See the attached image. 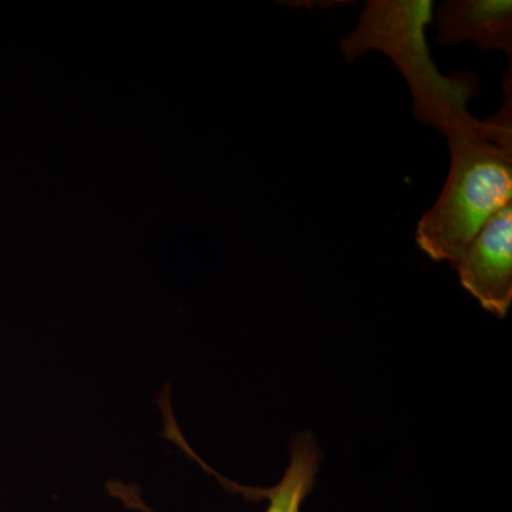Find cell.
<instances>
[{
  "label": "cell",
  "instance_id": "3957f363",
  "mask_svg": "<svg viewBox=\"0 0 512 512\" xmlns=\"http://www.w3.org/2000/svg\"><path fill=\"white\" fill-rule=\"evenodd\" d=\"M454 268L485 311L504 318L512 303V204L494 215Z\"/></svg>",
  "mask_w": 512,
  "mask_h": 512
},
{
  "label": "cell",
  "instance_id": "7a4b0ae2",
  "mask_svg": "<svg viewBox=\"0 0 512 512\" xmlns=\"http://www.w3.org/2000/svg\"><path fill=\"white\" fill-rule=\"evenodd\" d=\"M431 16L430 0H370L357 28L340 43L343 56L348 62L370 50L389 56L409 84L416 119L444 136L481 127L484 121L468 111V103L480 94L478 77L473 72H439L427 46Z\"/></svg>",
  "mask_w": 512,
  "mask_h": 512
},
{
  "label": "cell",
  "instance_id": "5b68a950",
  "mask_svg": "<svg viewBox=\"0 0 512 512\" xmlns=\"http://www.w3.org/2000/svg\"><path fill=\"white\" fill-rule=\"evenodd\" d=\"M471 40L483 50L512 55L511 0H447L437 9V42L454 46Z\"/></svg>",
  "mask_w": 512,
  "mask_h": 512
},
{
  "label": "cell",
  "instance_id": "6da1fadb",
  "mask_svg": "<svg viewBox=\"0 0 512 512\" xmlns=\"http://www.w3.org/2000/svg\"><path fill=\"white\" fill-rule=\"evenodd\" d=\"M505 80L503 109L481 127L446 134L450 173L416 231L433 261L456 265L487 222L512 204L511 70Z\"/></svg>",
  "mask_w": 512,
  "mask_h": 512
},
{
  "label": "cell",
  "instance_id": "277c9868",
  "mask_svg": "<svg viewBox=\"0 0 512 512\" xmlns=\"http://www.w3.org/2000/svg\"><path fill=\"white\" fill-rule=\"evenodd\" d=\"M171 441L187 451V454L198 461L205 471L217 478L231 493L242 494L248 500L268 501L269 505L266 512H301L303 501L311 493L319 470L320 450L315 437L311 433H298L293 437L291 441V463L286 468L284 477L275 487L266 488V490L265 488H252L225 480L220 474L205 466L200 457L192 453L180 431L171 436ZM107 490L110 491L113 497L120 498L131 510L154 512L144 503L136 485H126L113 481V483L107 485Z\"/></svg>",
  "mask_w": 512,
  "mask_h": 512
}]
</instances>
